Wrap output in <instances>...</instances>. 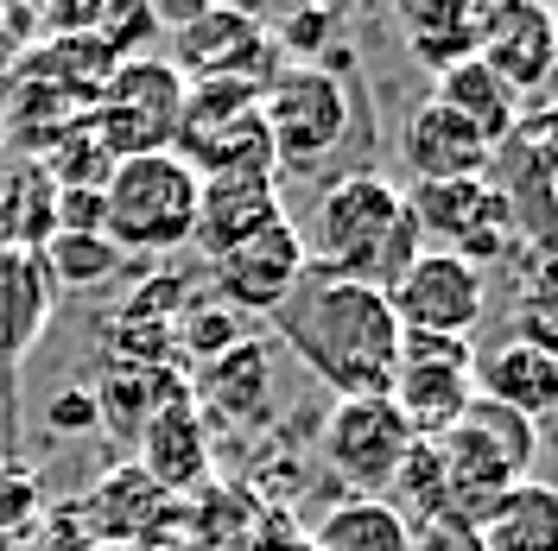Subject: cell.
Masks as SVG:
<instances>
[{"label":"cell","instance_id":"obj_1","mask_svg":"<svg viewBox=\"0 0 558 551\" xmlns=\"http://www.w3.org/2000/svg\"><path fill=\"white\" fill-rule=\"evenodd\" d=\"M274 330L337 400L387 393L393 362H400V317L387 305V292L330 279V273H317V267L274 310Z\"/></svg>","mask_w":558,"mask_h":551},{"label":"cell","instance_id":"obj_2","mask_svg":"<svg viewBox=\"0 0 558 551\" xmlns=\"http://www.w3.org/2000/svg\"><path fill=\"white\" fill-rule=\"evenodd\" d=\"M418 247L425 242L413 229L407 191L387 184L381 172H349L317 197L305 254L317 273L368 285V292H393V279L418 260Z\"/></svg>","mask_w":558,"mask_h":551},{"label":"cell","instance_id":"obj_3","mask_svg":"<svg viewBox=\"0 0 558 551\" xmlns=\"http://www.w3.org/2000/svg\"><path fill=\"white\" fill-rule=\"evenodd\" d=\"M438 463H445V494H451V519L483 526V514L508 494V488L533 482V456H539V425L495 400H470L451 431L432 438Z\"/></svg>","mask_w":558,"mask_h":551},{"label":"cell","instance_id":"obj_4","mask_svg":"<svg viewBox=\"0 0 558 551\" xmlns=\"http://www.w3.org/2000/svg\"><path fill=\"white\" fill-rule=\"evenodd\" d=\"M102 235L128 260L134 254H178L197 242V172L178 152L114 159L102 184Z\"/></svg>","mask_w":558,"mask_h":551},{"label":"cell","instance_id":"obj_5","mask_svg":"<svg viewBox=\"0 0 558 551\" xmlns=\"http://www.w3.org/2000/svg\"><path fill=\"white\" fill-rule=\"evenodd\" d=\"M260 121L274 139V166L279 172H312L343 146L349 121H355V89L349 70L324 64H286L260 89Z\"/></svg>","mask_w":558,"mask_h":551},{"label":"cell","instance_id":"obj_6","mask_svg":"<svg viewBox=\"0 0 558 551\" xmlns=\"http://www.w3.org/2000/svg\"><path fill=\"white\" fill-rule=\"evenodd\" d=\"M184 76L166 58H128L102 83L96 108L83 114V127L96 134L108 159H140V152H172L178 121H184Z\"/></svg>","mask_w":558,"mask_h":551},{"label":"cell","instance_id":"obj_7","mask_svg":"<svg viewBox=\"0 0 558 551\" xmlns=\"http://www.w3.org/2000/svg\"><path fill=\"white\" fill-rule=\"evenodd\" d=\"M172 152L197 177H216V172H274L279 177L254 83H191Z\"/></svg>","mask_w":558,"mask_h":551},{"label":"cell","instance_id":"obj_8","mask_svg":"<svg viewBox=\"0 0 558 551\" xmlns=\"http://www.w3.org/2000/svg\"><path fill=\"white\" fill-rule=\"evenodd\" d=\"M166 64L184 83H254V89H267L286 70V58H279L267 20H254L242 7H197L172 33V58Z\"/></svg>","mask_w":558,"mask_h":551},{"label":"cell","instance_id":"obj_9","mask_svg":"<svg viewBox=\"0 0 558 551\" xmlns=\"http://www.w3.org/2000/svg\"><path fill=\"white\" fill-rule=\"evenodd\" d=\"M387 400L413 425V438L451 431L463 406L476 400V348L470 336H407L400 330V362L387 380Z\"/></svg>","mask_w":558,"mask_h":551},{"label":"cell","instance_id":"obj_10","mask_svg":"<svg viewBox=\"0 0 558 551\" xmlns=\"http://www.w3.org/2000/svg\"><path fill=\"white\" fill-rule=\"evenodd\" d=\"M70 519L83 526V539L96 551H153L172 546V532L184 526V507L146 469L114 463L83 501H70Z\"/></svg>","mask_w":558,"mask_h":551},{"label":"cell","instance_id":"obj_11","mask_svg":"<svg viewBox=\"0 0 558 551\" xmlns=\"http://www.w3.org/2000/svg\"><path fill=\"white\" fill-rule=\"evenodd\" d=\"M407 209H413V229L425 247H445L457 260L483 267L495 260L508 235H514V209L508 197L488 184V177H451V184H413L407 191Z\"/></svg>","mask_w":558,"mask_h":551},{"label":"cell","instance_id":"obj_12","mask_svg":"<svg viewBox=\"0 0 558 551\" xmlns=\"http://www.w3.org/2000/svg\"><path fill=\"white\" fill-rule=\"evenodd\" d=\"M413 425L400 418V406L387 393H368V400H337L330 418H324V463L343 476L355 494H381L393 488L407 450H413Z\"/></svg>","mask_w":558,"mask_h":551},{"label":"cell","instance_id":"obj_13","mask_svg":"<svg viewBox=\"0 0 558 551\" xmlns=\"http://www.w3.org/2000/svg\"><path fill=\"white\" fill-rule=\"evenodd\" d=\"M387 305H393L407 336H470L483 323L488 279H483V267L457 260L445 247H418V260L393 279Z\"/></svg>","mask_w":558,"mask_h":551},{"label":"cell","instance_id":"obj_14","mask_svg":"<svg viewBox=\"0 0 558 551\" xmlns=\"http://www.w3.org/2000/svg\"><path fill=\"white\" fill-rule=\"evenodd\" d=\"M305 273H312V254H305V235L292 229V216H279L274 229H260L242 247H229V254L209 260V285H216V298L235 310V317L242 310L274 317Z\"/></svg>","mask_w":558,"mask_h":551},{"label":"cell","instance_id":"obj_15","mask_svg":"<svg viewBox=\"0 0 558 551\" xmlns=\"http://www.w3.org/2000/svg\"><path fill=\"white\" fill-rule=\"evenodd\" d=\"M483 58L514 96L526 89H546L553 76V58H558V20L553 7H533V0H488V20H483Z\"/></svg>","mask_w":558,"mask_h":551},{"label":"cell","instance_id":"obj_16","mask_svg":"<svg viewBox=\"0 0 558 551\" xmlns=\"http://www.w3.org/2000/svg\"><path fill=\"white\" fill-rule=\"evenodd\" d=\"M286 204H279V177L274 172H216L197 177V247L209 260L242 247L247 235L274 229Z\"/></svg>","mask_w":558,"mask_h":551},{"label":"cell","instance_id":"obj_17","mask_svg":"<svg viewBox=\"0 0 558 551\" xmlns=\"http://www.w3.org/2000/svg\"><path fill=\"white\" fill-rule=\"evenodd\" d=\"M400 152H407V172L413 184H451V177H483L495 166V146H488L476 127H463L445 102H425L407 114V134H400Z\"/></svg>","mask_w":558,"mask_h":551},{"label":"cell","instance_id":"obj_18","mask_svg":"<svg viewBox=\"0 0 558 551\" xmlns=\"http://www.w3.org/2000/svg\"><path fill=\"white\" fill-rule=\"evenodd\" d=\"M134 469H146L172 501L191 494V488L209 476V425H204V413L191 406V393L166 400L159 413L146 418V431H140V444H134Z\"/></svg>","mask_w":558,"mask_h":551},{"label":"cell","instance_id":"obj_19","mask_svg":"<svg viewBox=\"0 0 558 551\" xmlns=\"http://www.w3.org/2000/svg\"><path fill=\"white\" fill-rule=\"evenodd\" d=\"M267 400H274V362H267L260 343L242 336L235 348H222L216 362H197L191 406L209 413L216 425H254V418L267 413Z\"/></svg>","mask_w":558,"mask_h":551},{"label":"cell","instance_id":"obj_20","mask_svg":"<svg viewBox=\"0 0 558 551\" xmlns=\"http://www.w3.org/2000/svg\"><path fill=\"white\" fill-rule=\"evenodd\" d=\"M476 393L539 425L546 413H558V362L539 355V348L514 343V336H501L495 348L476 355Z\"/></svg>","mask_w":558,"mask_h":551},{"label":"cell","instance_id":"obj_21","mask_svg":"<svg viewBox=\"0 0 558 551\" xmlns=\"http://www.w3.org/2000/svg\"><path fill=\"white\" fill-rule=\"evenodd\" d=\"M483 20H488L483 0H407V7H400L407 51H413L432 76H445L451 64L476 58V45H483Z\"/></svg>","mask_w":558,"mask_h":551},{"label":"cell","instance_id":"obj_22","mask_svg":"<svg viewBox=\"0 0 558 551\" xmlns=\"http://www.w3.org/2000/svg\"><path fill=\"white\" fill-rule=\"evenodd\" d=\"M89 393H96V425H102L121 450H134L140 431H146V418L159 413L166 400H178V393H184V380H178V368H134V362H108L102 380H96Z\"/></svg>","mask_w":558,"mask_h":551},{"label":"cell","instance_id":"obj_23","mask_svg":"<svg viewBox=\"0 0 558 551\" xmlns=\"http://www.w3.org/2000/svg\"><path fill=\"white\" fill-rule=\"evenodd\" d=\"M51 279L38 267V254L0 247V368H20V355H33V343L51 323Z\"/></svg>","mask_w":558,"mask_h":551},{"label":"cell","instance_id":"obj_24","mask_svg":"<svg viewBox=\"0 0 558 551\" xmlns=\"http://www.w3.org/2000/svg\"><path fill=\"white\" fill-rule=\"evenodd\" d=\"M432 102H445L457 121H463V127H476L495 152L521 134V96H514V89H508L483 58H463V64L445 70V76H438V89H432Z\"/></svg>","mask_w":558,"mask_h":551},{"label":"cell","instance_id":"obj_25","mask_svg":"<svg viewBox=\"0 0 558 551\" xmlns=\"http://www.w3.org/2000/svg\"><path fill=\"white\" fill-rule=\"evenodd\" d=\"M483 551H558V488L521 482L483 514Z\"/></svg>","mask_w":558,"mask_h":551},{"label":"cell","instance_id":"obj_26","mask_svg":"<svg viewBox=\"0 0 558 551\" xmlns=\"http://www.w3.org/2000/svg\"><path fill=\"white\" fill-rule=\"evenodd\" d=\"M51 235H58V184L45 177L38 159H20L0 177V247L38 254Z\"/></svg>","mask_w":558,"mask_h":551},{"label":"cell","instance_id":"obj_27","mask_svg":"<svg viewBox=\"0 0 558 551\" xmlns=\"http://www.w3.org/2000/svg\"><path fill=\"white\" fill-rule=\"evenodd\" d=\"M312 551H413V526L381 494H349L317 519Z\"/></svg>","mask_w":558,"mask_h":551},{"label":"cell","instance_id":"obj_28","mask_svg":"<svg viewBox=\"0 0 558 551\" xmlns=\"http://www.w3.org/2000/svg\"><path fill=\"white\" fill-rule=\"evenodd\" d=\"M38 267L51 279V292H96L128 267V254L108 235H51L38 247Z\"/></svg>","mask_w":558,"mask_h":551},{"label":"cell","instance_id":"obj_29","mask_svg":"<svg viewBox=\"0 0 558 551\" xmlns=\"http://www.w3.org/2000/svg\"><path fill=\"white\" fill-rule=\"evenodd\" d=\"M38 519H45V501H38V476L26 463H13V469H0V539H26L38 532Z\"/></svg>","mask_w":558,"mask_h":551},{"label":"cell","instance_id":"obj_30","mask_svg":"<svg viewBox=\"0 0 558 551\" xmlns=\"http://www.w3.org/2000/svg\"><path fill=\"white\" fill-rule=\"evenodd\" d=\"M514 343L539 348V355H553V362H558V279L533 285V292L521 298V317H514Z\"/></svg>","mask_w":558,"mask_h":551},{"label":"cell","instance_id":"obj_31","mask_svg":"<svg viewBox=\"0 0 558 551\" xmlns=\"http://www.w3.org/2000/svg\"><path fill=\"white\" fill-rule=\"evenodd\" d=\"M45 431H51V438H83V431H102V425H96V393H89V387H58V393H51V406H45Z\"/></svg>","mask_w":558,"mask_h":551},{"label":"cell","instance_id":"obj_32","mask_svg":"<svg viewBox=\"0 0 558 551\" xmlns=\"http://www.w3.org/2000/svg\"><path fill=\"white\" fill-rule=\"evenodd\" d=\"M26 463V406H20V368H0V469Z\"/></svg>","mask_w":558,"mask_h":551},{"label":"cell","instance_id":"obj_33","mask_svg":"<svg viewBox=\"0 0 558 551\" xmlns=\"http://www.w3.org/2000/svg\"><path fill=\"white\" fill-rule=\"evenodd\" d=\"M413 551H483V532L470 526V519H425L413 526Z\"/></svg>","mask_w":558,"mask_h":551},{"label":"cell","instance_id":"obj_34","mask_svg":"<svg viewBox=\"0 0 558 551\" xmlns=\"http://www.w3.org/2000/svg\"><path fill=\"white\" fill-rule=\"evenodd\" d=\"M546 89H553V102H558V58H553V76H546Z\"/></svg>","mask_w":558,"mask_h":551},{"label":"cell","instance_id":"obj_35","mask_svg":"<svg viewBox=\"0 0 558 551\" xmlns=\"http://www.w3.org/2000/svg\"><path fill=\"white\" fill-rule=\"evenodd\" d=\"M546 159H553V166H558V127H553V152H546Z\"/></svg>","mask_w":558,"mask_h":551},{"label":"cell","instance_id":"obj_36","mask_svg":"<svg viewBox=\"0 0 558 551\" xmlns=\"http://www.w3.org/2000/svg\"><path fill=\"white\" fill-rule=\"evenodd\" d=\"M153 551H178V546H153Z\"/></svg>","mask_w":558,"mask_h":551}]
</instances>
